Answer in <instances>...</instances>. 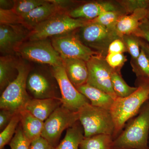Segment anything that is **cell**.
<instances>
[{
	"mask_svg": "<svg viewBox=\"0 0 149 149\" xmlns=\"http://www.w3.org/2000/svg\"><path fill=\"white\" fill-rule=\"evenodd\" d=\"M137 90L125 97L115 99L110 110L114 124L113 140L122 132L126 123L136 116L149 97V79L138 80Z\"/></svg>",
	"mask_w": 149,
	"mask_h": 149,
	"instance_id": "obj_1",
	"label": "cell"
},
{
	"mask_svg": "<svg viewBox=\"0 0 149 149\" xmlns=\"http://www.w3.org/2000/svg\"><path fill=\"white\" fill-rule=\"evenodd\" d=\"M113 141L112 149H148L149 101Z\"/></svg>",
	"mask_w": 149,
	"mask_h": 149,
	"instance_id": "obj_2",
	"label": "cell"
},
{
	"mask_svg": "<svg viewBox=\"0 0 149 149\" xmlns=\"http://www.w3.org/2000/svg\"><path fill=\"white\" fill-rule=\"evenodd\" d=\"M17 69L16 78L4 90L0 97L1 109L8 110L15 113L24 109L26 104L31 99L26 87L30 66L25 62L19 61Z\"/></svg>",
	"mask_w": 149,
	"mask_h": 149,
	"instance_id": "obj_3",
	"label": "cell"
},
{
	"mask_svg": "<svg viewBox=\"0 0 149 149\" xmlns=\"http://www.w3.org/2000/svg\"><path fill=\"white\" fill-rule=\"evenodd\" d=\"M89 20L71 17L68 12L60 13L37 25L30 31L29 41L47 39L73 32L87 24Z\"/></svg>",
	"mask_w": 149,
	"mask_h": 149,
	"instance_id": "obj_4",
	"label": "cell"
},
{
	"mask_svg": "<svg viewBox=\"0 0 149 149\" xmlns=\"http://www.w3.org/2000/svg\"><path fill=\"white\" fill-rule=\"evenodd\" d=\"M78 112L79 121L83 127L85 138L98 135L113 136L114 124L109 110L93 106L89 103Z\"/></svg>",
	"mask_w": 149,
	"mask_h": 149,
	"instance_id": "obj_5",
	"label": "cell"
},
{
	"mask_svg": "<svg viewBox=\"0 0 149 149\" xmlns=\"http://www.w3.org/2000/svg\"><path fill=\"white\" fill-rule=\"evenodd\" d=\"M78 30L79 33L77 34L83 44L104 57L108 54L111 43L120 38L116 29L89 21Z\"/></svg>",
	"mask_w": 149,
	"mask_h": 149,
	"instance_id": "obj_6",
	"label": "cell"
},
{
	"mask_svg": "<svg viewBox=\"0 0 149 149\" xmlns=\"http://www.w3.org/2000/svg\"><path fill=\"white\" fill-rule=\"evenodd\" d=\"M16 54L24 59L52 67L63 65L61 56L48 39L25 42Z\"/></svg>",
	"mask_w": 149,
	"mask_h": 149,
	"instance_id": "obj_7",
	"label": "cell"
},
{
	"mask_svg": "<svg viewBox=\"0 0 149 149\" xmlns=\"http://www.w3.org/2000/svg\"><path fill=\"white\" fill-rule=\"evenodd\" d=\"M78 120V112L72 111L61 105L44 122L41 136L56 148L63 131Z\"/></svg>",
	"mask_w": 149,
	"mask_h": 149,
	"instance_id": "obj_8",
	"label": "cell"
},
{
	"mask_svg": "<svg viewBox=\"0 0 149 149\" xmlns=\"http://www.w3.org/2000/svg\"><path fill=\"white\" fill-rule=\"evenodd\" d=\"M76 30L52 37V45L61 57L80 59L87 62L93 56L99 55L83 44Z\"/></svg>",
	"mask_w": 149,
	"mask_h": 149,
	"instance_id": "obj_9",
	"label": "cell"
},
{
	"mask_svg": "<svg viewBox=\"0 0 149 149\" xmlns=\"http://www.w3.org/2000/svg\"><path fill=\"white\" fill-rule=\"evenodd\" d=\"M52 74L58 84L62 105L72 111L78 112L83 106L90 103L69 80L63 65L52 67Z\"/></svg>",
	"mask_w": 149,
	"mask_h": 149,
	"instance_id": "obj_10",
	"label": "cell"
},
{
	"mask_svg": "<svg viewBox=\"0 0 149 149\" xmlns=\"http://www.w3.org/2000/svg\"><path fill=\"white\" fill-rule=\"evenodd\" d=\"M88 77L87 84L104 91L114 99L117 98L112 85V69L105 57L93 56L87 62Z\"/></svg>",
	"mask_w": 149,
	"mask_h": 149,
	"instance_id": "obj_11",
	"label": "cell"
},
{
	"mask_svg": "<svg viewBox=\"0 0 149 149\" xmlns=\"http://www.w3.org/2000/svg\"><path fill=\"white\" fill-rule=\"evenodd\" d=\"M31 30L22 24H0V51L4 55H13L25 42Z\"/></svg>",
	"mask_w": 149,
	"mask_h": 149,
	"instance_id": "obj_12",
	"label": "cell"
},
{
	"mask_svg": "<svg viewBox=\"0 0 149 149\" xmlns=\"http://www.w3.org/2000/svg\"><path fill=\"white\" fill-rule=\"evenodd\" d=\"M123 10L118 2L109 1L91 2L83 4L68 12L73 18L93 20L104 13L109 11Z\"/></svg>",
	"mask_w": 149,
	"mask_h": 149,
	"instance_id": "obj_13",
	"label": "cell"
},
{
	"mask_svg": "<svg viewBox=\"0 0 149 149\" xmlns=\"http://www.w3.org/2000/svg\"><path fill=\"white\" fill-rule=\"evenodd\" d=\"M26 87L28 94L33 99L59 98L56 95L55 89L50 80L41 72L30 71L27 78Z\"/></svg>",
	"mask_w": 149,
	"mask_h": 149,
	"instance_id": "obj_14",
	"label": "cell"
},
{
	"mask_svg": "<svg viewBox=\"0 0 149 149\" xmlns=\"http://www.w3.org/2000/svg\"><path fill=\"white\" fill-rule=\"evenodd\" d=\"M66 11L65 8L59 5L55 0H47V3L22 16L24 25L32 30L40 23L60 13Z\"/></svg>",
	"mask_w": 149,
	"mask_h": 149,
	"instance_id": "obj_15",
	"label": "cell"
},
{
	"mask_svg": "<svg viewBox=\"0 0 149 149\" xmlns=\"http://www.w3.org/2000/svg\"><path fill=\"white\" fill-rule=\"evenodd\" d=\"M62 105L61 98L46 99L31 98L24 109L38 119L45 122L58 108Z\"/></svg>",
	"mask_w": 149,
	"mask_h": 149,
	"instance_id": "obj_16",
	"label": "cell"
},
{
	"mask_svg": "<svg viewBox=\"0 0 149 149\" xmlns=\"http://www.w3.org/2000/svg\"><path fill=\"white\" fill-rule=\"evenodd\" d=\"M61 58L67 76L74 87L86 84L88 77L87 62L80 59Z\"/></svg>",
	"mask_w": 149,
	"mask_h": 149,
	"instance_id": "obj_17",
	"label": "cell"
},
{
	"mask_svg": "<svg viewBox=\"0 0 149 149\" xmlns=\"http://www.w3.org/2000/svg\"><path fill=\"white\" fill-rule=\"evenodd\" d=\"M149 11L147 9L136 10L130 14L120 17L116 26L118 35L121 38L125 35H133L142 22L148 19Z\"/></svg>",
	"mask_w": 149,
	"mask_h": 149,
	"instance_id": "obj_18",
	"label": "cell"
},
{
	"mask_svg": "<svg viewBox=\"0 0 149 149\" xmlns=\"http://www.w3.org/2000/svg\"><path fill=\"white\" fill-rule=\"evenodd\" d=\"M76 89L89 100L93 106L110 110L114 102V99L109 95L87 83Z\"/></svg>",
	"mask_w": 149,
	"mask_h": 149,
	"instance_id": "obj_19",
	"label": "cell"
},
{
	"mask_svg": "<svg viewBox=\"0 0 149 149\" xmlns=\"http://www.w3.org/2000/svg\"><path fill=\"white\" fill-rule=\"evenodd\" d=\"M20 124L24 136L30 142L41 137L44 122L38 119L29 112L24 109L19 112Z\"/></svg>",
	"mask_w": 149,
	"mask_h": 149,
	"instance_id": "obj_20",
	"label": "cell"
},
{
	"mask_svg": "<svg viewBox=\"0 0 149 149\" xmlns=\"http://www.w3.org/2000/svg\"><path fill=\"white\" fill-rule=\"evenodd\" d=\"M19 60L14 55H4L0 58V89L3 92L17 76Z\"/></svg>",
	"mask_w": 149,
	"mask_h": 149,
	"instance_id": "obj_21",
	"label": "cell"
},
{
	"mask_svg": "<svg viewBox=\"0 0 149 149\" xmlns=\"http://www.w3.org/2000/svg\"><path fill=\"white\" fill-rule=\"evenodd\" d=\"M85 138L84 130L78 120L67 129L64 139L55 149H79V146Z\"/></svg>",
	"mask_w": 149,
	"mask_h": 149,
	"instance_id": "obj_22",
	"label": "cell"
},
{
	"mask_svg": "<svg viewBox=\"0 0 149 149\" xmlns=\"http://www.w3.org/2000/svg\"><path fill=\"white\" fill-rule=\"evenodd\" d=\"M113 139L108 135H98L84 138L79 149H112Z\"/></svg>",
	"mask_w": 149,
	"mask_h": 149,
	"instance_id": "obj_23",
	"label": "cell"
},
{
	"mask_svg": "<svg viewBox=\"0 0 149 149\" xmlns=\"http://www.w3.org/2000/svg\"><path fill=\"white\" fill-rule=\"evenodd\" d=\"M130 64L138 80L149 79V55L143 49L138 58L131 59Z\"/></svg>",
	"mask_w": 149,
	"mask_h": 149,
	"instance_id": "obj_24",
	"label": "cell"
},
{
	"mask_svg": "<svg viewBox=\"0 0 149 149\" xmlns=\"http://www.w3.org/2000/svg\"><path fill=\"white\" fill-rule=\"evenodd\" d=\"M113 88L117 97H128L137 90L138 87L129 86L123 80L121 72L113 70L111 77Z\"/></svg>",
	"mask_w": 149,
	"mask_h": 149,
	"instance_id": "obj_25",
	"label": "cell"
},
{
	"mask_svg": "<svg viewBox=\"0 0 149 149\" xmlns=\"http://www.w3.org/2000/svg\"><path fill=\"white\" fill-rule=\"evenodd\" d=\"M125 15L127 14L123 10L109 11L104 13L89 22L101 24L110 29H116L118 21L120 17Z\"/></svg>",
	"mask_w": 149,
	"mask_h": 149,
	"instance_id": "obj_26",
	"label": "cell"
},
{
	"mask_svg": "<svg viewBox=\"0 0 149 149\" xmlns=\"http://www.w3.org/2000/svg\"><path fill=\"white\" fill-rule=\"evenodd\" d=\"M19 113H16L10 122L0 133V149H4L6 145L10 143L16 132L20 123Z\"/></svg>",
	"mask_w": 149,
	"mask_h": 149,
	"instance_id": "obj_27",
	"label": "cell"
},
{
	"mask_svg": "<svg viewBox=\"0 0 149 149\" xmlns=\"http://www.w3.org/2000/svg\"><path fill=\"white\" fill-rule=\"evenodd\" d=\"M13 9L22 17L29 13L36 8L47 3L46 0H17L14 1Z\"/></svg>",
	"mask_w": 149,
	"mask_h": 149,
	"instance_id": "obj_28",
	"label": "cell"
},
{
	"mask_svg": "<svg viewBox=\"0 0 149 149\" xmlns=\"http://www.w3.org/2000/svg\"><path fill=\"white\" fill-rule=\"evenodd\" d=\"M131 60L138 58L141 53V39L133 35H125L121 37Z\"/></svg>",
	"mask_w": 149,
	"mask_h": 149,
	"instance_id": "obj_29",
	"label": "cell"
},
{
	"mask_svg": "<svg viewBox=\"0 0 149 149\" xmlns=\"http://www.w3.org/2000/svg\"><path fill=\"white\" fill-rule=\"evenodd\" d=\"M117 1L127 15L139 9H147L149 5V0H120Z\"/></svg>",
	"mask_w": 149,
	"mask_h": 149,
	"instance_id": "obj_30",
	"label": "cell"
},
{
	"mask_svg": "<svg viewBox=\"0 0 149 149\" xmlns=\"http://www.w3.org/2000/svg\"><path fill=\"white\" fill-rule=\"evenodd\" d=\"M0 24H22L25 25L22 17L17 14L12 8H0Z\"/></svg>",
	"mask_w": 149,
	"mask_h": 149,
	"instance_id": "obj_31",
	"label": "cell"
},
{
	"mask_svg": "<svg viewBox=\"0 0 149 149\" xmlns=\"http://www.w3.org/2000/svg\"><path fill=\"white\" fill-rule=\"evenodd\" d=\"M30 143L24 136L21 125L19 123L16 132L9 145L11 149H29Z\"/></svg>",
	"mask_w": 149,
	"mask_h": 149,
	"instance_id": "obj_32",
	"label": "cell"
},
{
	"mask_svg": "<svg viewBox=\"0 0 149 149\" xmlns=\"http://www.w3.org/2000/svg\"><path fill=\"white\" fill-rule=\"evenodd\" d=\"M107 63L113 70L120 72V70L127 61L123 53H108L105 57Z\"/></svg>",
	"mask_w": 149,
	"mask_h": 149,
	"instance_id": "obj_33",
	"label": "cell"
},
{
	"mask_svg": "<svg viewBox=\"0 0 149 149\" xmlns=\"http://www.w3.org/2000/svg\"><path fill=\"white\" fill-rule=\"evenodd\" d=\"M133 35L147 41L149 45V20L146 18L142 22Z\"/></svg>",
	"mask_w": 149,
	"mask_h": 149,
	"instance_id": "obj_34",
	"label": "cell"
},
{
	"mask_svg": "<svg viewBox=\"0 0 149 149\" xmlns=\"http://www.w3.org/2000/svg\"><path fill=\"white\" fill-rule=\"evenodd\" d=\"M127 52V49L121 38L113 40L109 45L108 51V53H123Z\"/></svg>",
	"mask_w": 149,
	"mask_h": 149,
	"instance_id": "obj_35",
	"label": "cell"
},
{
	"mask_svg": "<svg viewBox=\"0 0 149 149\" xmlns=\"http://www.w3.org/2000/svg\"><path fill=\"white\" fill-rule=\"evenodd\" d=\"M17 113L10 110L1 109L0 112V130L2 131L12 119L13 116Z\"/></svg>",
	"mask_w": 149,
	"mask_h": 149,
	"instance_id": "obj_36",
	"label": "cell"
},
{
	"mask_svg": "<svg viewBox=\"0 0 149 149\" xmlns=\"http://www.w3.org/2000/svg\"><path fill=\"white\" fill-rule=\"evenodd\" d=\"M55 148L42 136L31 142L29 146V149H55Z\"/></svg>",
	"mask_w": 149,
	"mask_h": 149,
	"instance_id": "obj_37",
	"label": "cell"
},
{
	"mask_svg": "<svg viewBox=\"0 0 149 149\" xmlns=\"http://www.w3.org/2000/svg\"><path fill=\"white\" fill-rule=\"evenodd\" d=\"M141 39V38H140ZM141 47L149 55V45L146 41L141 39Z\"/></svg>",
	"mask_w": 149,
	"mask_h": 149,
	"instance_id": "obj_38",
	"label": "cell"
},
{
	"mask_svg": "<svg viewBox=\"0 0 149 149\" xmlns=\"http://www.w3.org/2000/svg\"><path fill=\"white\" fill-rule=\"evenodd\" d=\"M147 9L149 11V14H148V19L149 20V5L148 6V8H147Z\"/></svg>",
	"mask_w": 149,
	"mask_h": 149,
	"instance_id": "obj_39",
	"label": "cell"
},
{
	"mask_svg": "<svg viewBox=\"0 0 149 149\" xmlns=\"http://www.w3.org/2000/svg\"><path fill=\"white\" fill-rule=\"evenodd\" d=\"M148 101H149V97L148 100Z\"/></svg>",
	"mask_w": 149,
	"mask_h": 149,
	"instance_id": "obj_40",
	"label": "cell"
},
{
	"mask_svg": "<svg viewBox=\"0 0 149 149\" xmlns=\"http://www.w3.org/2000/svg\"></svg>",
	"mask_w": 149,
	"mask_h": 149,
	"instance_id": "obj_41",
	"label": "cell"
},
{
	"mask_svg": "<svg viewBox=\"0 0 149 149\" xmlns=\"http://www.w3.org/2000/svg\"></svg>",
	"mask_w": 149,
	"mask_h": 149,
	"instance_id": "obj_42",
	"label": "cell"
}]
</instances>
